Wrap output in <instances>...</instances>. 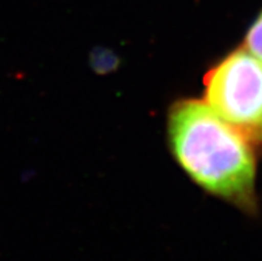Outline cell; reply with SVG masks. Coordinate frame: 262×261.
<instances>
[{
    "label": "cell",
    "instance_id": "obj_3",
    "mask_svg": "<svg viewBox=\"0 0 262 261\" xmlns=\"http://www.w3.org/2000/svg\"><path fill=\"white\" fill-rule=\"evenodd\" d=\"M245 43L246 48L253 56H256L259 62H262V12L250 27L249 32L246 35Z\"/></svg>",
    "mask_w": 262,
    "mask_h": 261
},
{
    "label": "cell",
    "instance_id": "obj_2",
    "mask_svg": "<svg viewBox=\"0 0 262 261\" xmlns=\"http://www.w3.org/2000/svg\"><path fill=\"white\" fill-rule=\"evenodd\" d=\"M205 102L236 127L262 124V62L238 50L220 62L206 76Z\"/></svg>",
    "mask_w": 262,
    "mask_h": 261
},
{
    "label": "cell",
    "instance_id": "obj_1",
    "mask_svg": "<svg viewBox=\"0 0 262 261\" xmlns=\"http://www.w3.org/2000/svg\"><path fill=\"white\" fill-rule=\"evenodd\" d=\"M172 151L204 189L232 202L250 200L256 159L238 127L196 100L179 103L169 116Z\"/></svg>",
    "mask_w": 262,
    "mask_h": 261
}]
</instances>
